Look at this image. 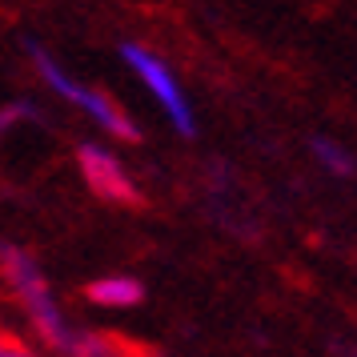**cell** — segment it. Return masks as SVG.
Segmentation results:
<instances>
[{"mask_svg":"<svg viewBox=\"0 0 357 357\" xmlns=\"http://www.w3.org/2000/svg\"><path fill=\"white\" fill-rule=\"evenodd\" d=\"M20 116H29V105H8V109H0V129H8Z\"/></svg>","mask_w":357,"mask_h":357,"instance_id":"8","label":"cell"},{"mask_svg":"<svg viewBox=\"0 0 357 357\" xmlns=\"http://www.w3.org/2000/svg\"><path fill=\"white\" fill-rule=\"evenodd\" d=\"M77 161H81V177H84V185H89V193L93 197L109 201V205H129V209L145 205V197H141V189H137V181L129 177V169L116 161L105 145L84 141V145L77 149Z\"/></svg>","mask_w":357,"mask_h":357,"instance_id":"4","label":"cell"},{"mask_svg":"<svg viewBox=\"0 0 357 357\" xmlns=\"http://www.w3.org/2000/svg\"><path fill=\"white\" fill-rule=\"evenodd\" d=\"M309 149H313V157L333 173V177H345V173H354V157H349V149L337 145V141H329V137H313L309 141Z\"/></svg>","mask_w":357,"mask_h":357,"instance_id":"6","label":"cell"},{"mask_svg":"<svg viewBox=\"0 0 357 357\" xmlns=\"http://www.w3.org/2000/svg\"><path fill=\"white\" fill-rule=\"evenodd\" d=\"M24 45H29V56H33L36 73L45 77V84H49L61 100H68V105H77L81 113H89L100 129L109 132V137H116V141H129V145H137V141H141V129L132 125V116L125 113V109L109 97V93H100V89H93V84H81L65 65H61V61H56V56H52L49 49H40L36 40H24Z\"/></svg>","mask_w":357,"mask_h":357,"instance_id":"2","label":"cell"},{"mask_svg":"<svg viewBox=\"0 0 357 357\" xmlns=\"http://www.w3.org/2000/svg\"><path fill=\"white\" fill-rule=\"evenodd\" d=\"M68 357H116V341L109 333H73Z\"/></svg>","mask_w":357,"mask_h":357,"instance_id":"7","label":"cell"},{"mask_svg":"<svg viewBox=\"0 0 357 357\" xmlns=\"http://www.w3.org/2000/svg\"><path fill=\"white\" fill-rule=\"evenodd\" d=\"M354 357H357V349H354Z\"/></svg>","mask_w":357,"mask_h":357,"instance_id":"10","label":"cell"},{"mask_svg":"<svg viewBox=\"0 0 357 357\" xmlns=\"http://www.w3.org/2000/svg\"><path fill=\"white\" fill-rule=\"evenodd\" d=\"M121 61H125V65L132 68V77L153 93V100L161 105V113L169 116V125H173L181 137H193V132H197L193 105H189V97H185V89L177 84L173 68L165 65L153 49L137 45V40H125V45H121Z\"/></svg>","mask_w":357,"mask_h":357,"instance_id":"3","label":"cell"},{"mask_svg":"<svg viewBox=\"0 0 357 357\" xmlns=\"http://www.w3.org/2000/svg\"><path fill=\"white\" fill-rule=\"evenodd\" d=\"M84 297L105 309H132L145 301V285L137 277H97L84 285Z\"/></svg>","mask_w":357,"mask_h":357,"instance_id":"5","label":"cell"},{"mask_svg":"<svg viewBox=\"0 0 357 357\" xmlns=\"http://www.w3.org/2000/svg\"><path fill=\"white\" fill-rule=\"evenodd\" d=\"M0 273H4V281L20 297L29 321L36 325V333L49 341V345H56V349H68L73 329H68L65 313L56 305V297H52L49 281L40 273V265L33 261V253H24L20 245H0Z\"/></svg>","mask_w":357,"mask_h":357,"instance_id":"1","label":"cell"},{"mask_svg":"<svg viewBox=\"0 0 357 357\" xmlns=\"http://www.w3.org/2000/svg\"><path fill=\"white\" fill-rule=\"evenodd\" d=\"M0 357H36V354L20 349V345H0Z\"/></svg>","mask_w":357,"mask_h":357,"instance_id":"9","label":"cell"},{"mask_svg":"<svg viewBox=\"0 0 357 357\" xmlns=\"http://www.w3.org/2000/svg\"><path fill=\"white\" fill-rule=\"evenodd\" d=\"M157 357H161V354H157Z\"/></svg>","mask_w":357,"mask_h":357,"instance_id":"11","label":"cell"}]
</instances>
